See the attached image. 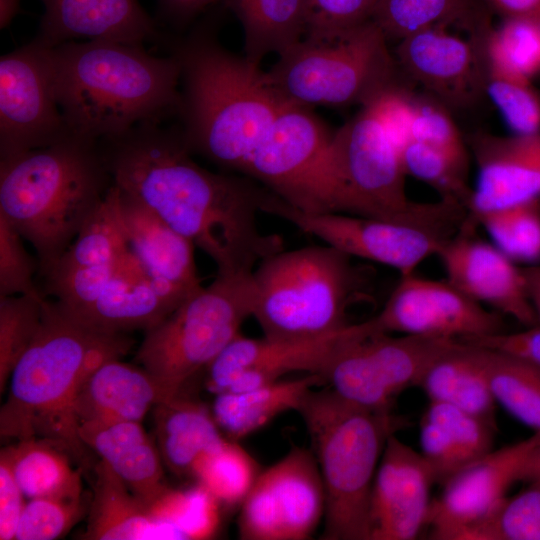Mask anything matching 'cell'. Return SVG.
Instances as JSON below:
<instances>
[{
  "instance_id": "obj_23",
  "label": "cell",
  "mask_w": 540,
  "mask_h": 540,
  "mask_svg": "<svg viewBox=\"0 0 540 540\" xmlns=\"http://www.w3.org/2000/svg\"><path fill=\"white\" fill-rule=\"evenodd\" d=\"M38 35L48 47L78 40L141 44L159 39L156 22L137 0H40Z\"/></svg>"
},
{
  "instance_id": "obj_12",
  "label": "cell",
  "mask_w": 540,
  "mask_h": 540,
  "mask_svg": "<svg viewBox=\"0 0 540 540\" xmlns=\"http://www.w3.org/2000/svg\"><path fill=\"white\" fill-rule=\"evenodd\" d=\"M262 212L277 216L301 231L319 238L352 258L396 269L400 275L415 272L436 255L452 232L437 227L346 213H306L269 192Z\"/></svg>"
},
{
  "instance_id": "obj_5",
  "label": "cell",
  "mask_w": 540,
  "mask_h": 540,
  "mask_svg": "<svg viewBox=\"0 0 540 540\" xmlns=\"http://www.w3.org/2000/svg\"><path fill=\"white\" fill-rule=\"evenodd\" d=\"M112 185L99 142L70 134L0 158V216L32 245L43 277Z\"/></svg>"
},
{
  "instance_id": "obj_8",
  "label": "cell",
  "mask_w": 540,
  "mask_h": 540,
  "mask_svg": "<svg viewBox=\"0 0 540 540\" xmlns=\"http://www.w3.org/2000/svg\"><path fill=\"white\" fill-rule=\"evenodd\" d=\"M252 273L218 274L145 331L136 360L157 382L167 400L239 334L252 316Z\"/></svg>"
},
{
  "instance_id": "obj_53",
  "label": "cell",
  "mask_w": 540,
  "mask_h": 540,
  "mask_svg": "<svg viewBox=\"0 0 540 540\" xmlns=\"http://www.w3.org/2000/svg\"><path fill=\"white\" fill-rule=\"evenodd\" d=\"M215 0H158L159 13L168 23L181 26L206 10Z\"/></svg>"
},
{
  "instance_id": "obj_36",
  "label": "cell",
  "mask_w": 540,
  "mask_h": 540,
  "mask_svg": "<svg viewBox=\"0 0 540 540\" xmlns=\"http://www.w3.org/2000/svg\"><path fill=\"white\" fill-rule=\"evenodd\" d=\"M468 215L491 242L515 263L540 261V199Z\"/></svg>"
},
{
  "instance_id": "obj_22",
  "label": "cell",
  "mask_w": 540,
  "mask_h": 540,
  "mask_svg": "<svg viewBox=\"0 0 540 540\" xmlns=\"http://www.w3.org/2000/svg\"><path fill=\"white\" fill-rule=\"evenodd\" d=\"M117 189L129 252L156 287L184 301L202 286L194 245L140 201Z\"/></svg>"
},
{
  "instance_id": "obj_25",
  "label": "cell",
  "mask_w": 540,
  "mask_h": 540,
  "mask_svg": "<svg viewBox=\"0 0 540 540\" xmlns=\"http://www.w3.org/2000/svg\"><path fill=\"white\" fill-rule=\"evenodd\" d=\"M79 435L151 510L170 490L160 453L141 422L85 423Z\"/></svg>"
},
{
  "instance_id": "obj_31",
  "label": "cell",
  "mask_w": 540,
  "mask_h": 540,
  "mask_svg": "<svg viewBox=\"0 0 540 540\" xmlns=\"http://www.w3.org/2000/svg\"><path fill=\"white\" fill-rule=\"evenodd\" d=\"M372 21L388 40L398 41L437 26L479 37H487L492 29L480 0H378Z\"/></svg>"
},
{
  "instance_id": "obj_13",
  "label": "cell",
  "mask_w": 540,
  "mask_h": 540,
  "mask_svg": "<svg viewBox=\"0 0 540 540\" xmlns=\"http://www.w3.org/2000/svg\"><path fill=\"white\" fill-rule=\"evenodd\" d=\"M325 491L314 454L292 447L259 473L241 503L239 537L244 540H304L325 513Z\"/></svg>"
},
{
  "instance_id": "obj_45",
  "label": "cell",
  "mask_w": 540,
  "mask_h": 540,
  "mask_svg": "<svg viewBox=\"0 0 540 540\" xmlns=\"http://www.w3.org/2000/svg\"><path fill=\"white\" fill-rule=\"evenodd\" d=\"M477 540H540V483L507 498Z\"/></svg>"
},
{
  "instance_id": "obj_7",
  "label": "cell",
  "mask_w": 540,
  "mask_h": 540,
  "mask_svg": "<svg viewBox=\"0 0 540 540\" xmlns=\"http://www.w3.org/2000/svg\"><path fill=\"white\" fill-rule=\"evenodd\" d=\"M354 258L329 246L281 250L254 269L252 316L264 336L311 339L350 325L347 313L364 286Z\"/></svg>"
},
{
  "instance_id": "obj_10",
  "label": "cell",
  "mask_w": 540,
  "mask_h": 540,
  "mask_svg": "<svg viewBox=\"0 0 540 540\" xmlns=\"http://www.w3.org/2000/svg\"><path fill=\"white\" fill-rule=\"evenodd\" d=\"M331 134L305 107L292 105L273 122L242 173L306 213H344L331 160Z\"/></svg>"
},
{
  "instance_id": "obj_24",
  "label": "cell",
  "mask_w": 540,
  "mask_h": 540,
  "mask_svg": "<svg viewBox=\"0 0 540 540\" xmlns=\"http://www.w3.org/2000/svg\"><path fill=\"white\" fill-rule=\"evenodd\" d=\"M180 303L156 287L130 254L119 273L92 303L76 312L65 309L90 327L127 334L149 330Z\"/></svg>"
},
{
  "instance_id": "obj_49",
  "label": "cell",
  "mask_w": 540,
  "mask_h": 540,
  "mask_svg": "<svg viewBox=\"0 0 540 540\" xmlns=\"http://www.w3.org/2000/svg\"><path fill=\"white\" fill-rule=\"evenodd\" d=\"M364 105L373 112L401 152L412 139L416 101L406 90L394 85L383 90Z\"/></svg>"
},
{
  "instance_id": "obj_1",
  "label": "cell",
  "mask_w": 540,
  "mask_h": 540,
  "mask_svg": "<svg viewBox=\"0 0 540 540\" xmlns=\"http://www.w3.org/2000/svg\"><path fill=\"white\" fill-rule=\"evenodd\" d=\"M99 146L113 185L207 254L218 274L251 273L284 249L281 236L258 227L269 190L199 166L181 132L148 122Z\"/></svg>"
},
{
  "instance_id": "obj_44",
  "label": "cell",
  "mask_w": 540,
  "mask_h": 540,
  "mask_svg": "<svg viewBox=\"0 0 540 540\" xmlns=\"http://www.w3.org/2000/svg\"><path fill=\"white\" fill-rule=\"evenodd\" d=\"M423 416L444 430L468 463L493 450L495 425L473 413L430 401Z\"/></svg>"
},
{
  "instance_id": "obj_21",
  "label": "cell",
  "mask_w": 540,
  "mask_h": 540,
  "mask_svg": "<svg viewBox=\"0 0 540 540\" xmlns=\"http://www.w3.org/2000/svg\"><path fill=\"white\" fill-rule=\"evenodd\" d=\"M469 147L478 177L468 213L540 199V132L513 136L476 133Z\"/></svg>"
},
{
  "instance_id": "obj_27",
  "label": "cell",
  "mask_w": 540,
  "mask_h": 540,
  "mask_svg": "<svg viewBox=\"0 0 540 540\" xmlns=\"http://www.w3.org/2000/svg\"><path fill=\"white\" fill-rule=\"evenodd\" d=\"M93 499L84 539H182L103 460L94 467Z\"/></svg>"
},
{
  "instance_id": "obj_16",
  "label": "cell",
  "mask_w": 540,
  "mask_h": 540,
  "mask_svg": "<svg viewBox=\"0 0 540 540\" xmlns=\"http://www.w3.org/2000/svg\"><path fill=\"white\" fill-rule=\"evenodd\" d=\"M540 441V433L469 462L442 485L432 500L427 525L431 538L477 540L481 529L502 507L509 487L528 452Z\"/></svg>"
},
{
  "instance_id": "obj_43",
  "label": "cell",
  "mask_w": 540,
  "mask_h": 540,
  "mask_svg": "<svg viewBox=\"0 0 540 540\" xmlns=\"http://www.w3.org/2000/svg\"><path fill=\"white\" fill-rule=\"evenodd\" d=\"M81 497H44L25 504L15 539L52 540L66 534L83 514Z\"/></svg>"
},
{
  "instance_id": "obj_15",
  "label": "cell",
  "mask_w": 540,
  "mask_h": 540,
  "mask_svg": "<svg viewBox=\"0 0 540 540\" xmlns=\"http://www.w3.org/2000/svg\"><path fill=\"white\" fill-rule=\"evenodd\" d=\"M366 321L374 333L458 340L503 332L500 313L487 310L446 279H429L415 272L400 275L381 311Z\"/></svg>"
},
{
  "instance_id": "obj_26",
  "label": "cell",
  "mask_w": 540,
  "mask_h": 540,
  "mask_svg": "<svg viewBox=\"0 0 540 540\" xmlns=\"http://www.w3.org/2000/svg\"><path fill=\"white\" fill-rule=\"evenodd\" d=\"M167 398L144 369L112 359L97 367L75 402L78 427L85 423L141 422L146 413Z\"/></svg>"
},
{
  "instance_id": "obj_54",
  "label": "cell",
  "mask_w": 540,
  "mask_h": 540,
  "mask_svg": "<svg viewBox=\"0 0 540 540\" xmlns=\"http://www.w3.org/2000/svg\"><path fill=\"white\" fill-rule=\"evenodd\" d=\"M503 19L527 18L540 22V0H480Z\"/></svg>"
},
{
  "instance_id": "obj_52",
  "label": "cell",
  "mask_w": 540,
  "mask_h": 540,
  "mask_svg": "<svg viewBox=\"0 0 540 540\" xmlns=\"http://www.w3.org/2000/svg\"><path fill=\"white\" fill-rule=\"evenodd\" d=\"M9 465L0 458V539H15L26 503Z\"/></svg>"
},
{
  "instance_id": "obj_38",
  "label": "cell",
  "mask_w": 540,
  "mask_h": 540,
  "mask_svg": "<svg viewBox=\"0 0 540 540\" xmlns=\"http://www.w3.org/2000/svg\"><path fill=\"white\" fill-rule=\"evenodd\" d=\"M487 66L524 80L540 72V22L527 18L503 19L486 39Z\"/></svg>"
},
{
  "instance_id": "obj_33",
  "label": "cell",
  "mask_w": 540,
  "mask_h": 540,
  "mask_svg": "<svg viewBox=\"0 0 540 540\" xmlns=\"http://www.w3.org/2000/svg\"><path fill=\"white\" fill-rule=\"evenodd\" d=\"M60 445L29 438L1 450L22 493L28 499L81 497V473L72 467Z\"/></svg>"
},
{
  "instance_id": "obj_41",
  "label": "cell",
  "mask_w": 540,
  "mask_h": 540,
  "mask_svg": "<svg viewBox=\"0 0 540 540\" xmlns=\"http://www.w3.org/2000/svg\"><path fill=\"white\" fill-rule=\"evenodd\" d=\"M217 500L202 486L187 491L169 490L152 512L171 524L182 539L211 536L218 524Z\"/></svg>"
},
{
  "instance_id": "obj_18",
  "label": "cell",
  "mask_w": 540,
  "mask_h": 540,
  "mask_svg": "<svg viewBox=\"0 0 540 540\" xmlns=\"http://www.w3.org/2000/svg\"><path fill=\"white\" fill-rule=\"evenodd\" d=\"M468 214L436 255L446 280L475 302L530 327L539 324L523 268L491 241L480 238Z\"/></svg>"
},
{
  "instance_id": "obj_57",
  "label": "cell",
  "mask_w": 540,
  "mask_h": 540,
  "mask_svg": "<svg viewBox=\"0 0 540 540\" xmlns=\"http://www.w3.org/2000/svg\"><path fill=\"white\" fill-rule=\"evenodd\" d=\"M527 282L540 287V265L527 266L523 268Z\"/></svg>"
},
{
  "instance_id": "obj_56",
  "label": "cell",
  "mask_w": 540,
  "mask_h": 540,
  "mask_svg": "<svg viewBox=\"0 0 540 540\" xmlns=\"http://www.w3.org/2000/svg\"><path fill=\"white\" fill-rule=\"evenodd\" d=\"M21 0H0V27L6 28L19 13Z\"/></svg>"
},
{
  "instance_id": "obj_4",
  "label": "cell",
  "mask_w": 540,
  "mask_h": 540,
  "mask_svg": "<svg viewBox=\"0 0 540 540\" xmlns=\"http://www.w3.org/2000/svg\"><path fill=\"white\" fill-rule=\"evenodd\" d=\"M181 68V132L190 153L243 171L249 157L289 103L269 73L210 36L196 34L173 54Z\"/></svg>"
},
{
  "instance_id": "obj_47",
  "label": "cell",
  "mask_w": 540,
  "mask_h": 540,
  "mask_svg": "<svg viewBox=\"0 0 540 540\" xmlns=\"http://www.w3.org/2000/svg\"><path fill=\"white\" fill-rule=\"evenodd\" d=\"M411 140L436 148L468 169V147L451 116L439 104L416 101Z\"/></svg>"
},
{
  "instance_id": "obj_3",
  "label": "cell",
  "mask_w": 540,
  "mask_h": 540,
  "mask_svg": "<svg viewBox=\"0 0 540 540\" xmlns=\"http://www.w3.org/2000/svg\"><path fill=\"white\" fill-rule=\"evenodd\" d=\"M133 343L126 333L90 327L46 297L38 334L9 379L0 410L1 438H41L84 458L87 446L74 412L78 393L97 367L120 359Z\"/></svg>"
},
{
  "instance_id": "obj_34",
  "label": "cell",
  "mask_w": 540,
  "mask_h": 540,
  "mask_svg": "<svg viewBox=\"0 0 540 540\" xmlns=\"http://www.w3.org/2000/svg\"><path fill=\"white\" fill-rule=\"evenodd\" d=\"M477 347L496 404L540 433V368L511 354Z\"/></svg>"
},
{
  "instance_id": "obj_9",
  "label": "cell",
  "mask_w": 540,
  "mask_h": 540,
  "mask_svg": "<svg viewBox=\"0 0 540 540\" xmlns=\"http://www.w3.org/2000/svg\"><path fill=\"white\" fill-rule=\"evenodd\" d=\"M387 43L372 20L343 33L303 36L268 73L293 105L362 106L397 85L398 66Z\"/></svg>"
},
{
  "instance_id": "obj_19",
  "label": "cell",
  "mask_w": 540,
  "mask_h": 540,
  "mask_svg": "<svg viewBox=\"0 0 540 540\" xmlns=\"http://www.w3.org/2000/svg\"><path fill=\"white\" fill-rule=\"evenodd\" d=\"M451 29L437 26L409 35L398 41L394 57L406 76L439 100L466 107L485 90L487 38H464Z\"/></svg>"
},
{
  "instance_id": "obj_51",
  "label": "cell",
  "mask_w": 540,
  "mask_h": 540,
  "mask_svg": "<svg viewBox=\"0 0 540 540\" xmlns=\"http://www.w3.org/2000/svg\"><path fill=\"white\" fill-rule=\"evenodd\" d=\"M461 341L517 356L540 368V323L519 332H500Z\"/></svg>"
},
{
  "instance_id": "obj_58",
  "label": "cell",
  "mask_w": 540,
  "mask_h": 540,
  "mask_svg": "<svg viewBox=\"0 0 540 540\" xmlns=\"http://www.w3.org/2000/svg\"><path fill=\"white\" fill-rule=\"evenodd\" d=\"M532 305L540 323V287L528 283Z\"/></svg>"
},
{
  "instance_id": "obj_29",
  "label": "cell",
  "mask_w": 540,
  "mask_h": 540,
  "mask_svg": "<svg viewBox=\"0 0 540 540\" xmlns=\"http://www.w3.org/2000/svg\"><path fill=\"white\" fill-rule=\"evenodd\" d=\"M325 384L319 374L280 379L251 390L216 394L212 414L228 439L238 441L289 410H298L306 395Z\"/></svg>"
},
{
  "instance_id": "obj_11",
  "label": "cell",
  "mask_w": 540,
  "mask_h": 540,
  "mask_svg": "<svg viewBox=\"0 0 540 540\" xmlns=\"http://www.w3.org/2000/svg\"><path fill=\"white\" fill-rule=\"evenodd\" d=\"M322 374L344 400L373 411H391L395 397L417 385L427 367L458 339L373 333L365 321Z\"/></svg>"
},
{
  "instance_id": "obj_6",
  "label": "cell",
  "mask_w": 540,
  "mask_h": 540,
  "mask_svg": "<svg viewBox=\"0 0 540 540\" xmlns=\"http://www.w3.org/2000/svg\"><path fill=\"white\" fill-rule=\"evenodd\" d=\"M297 412L310 436L325 491L322 539L370 540L376 468L387 439L404 422L391 411L354 405L330 388L311 390Z\"/></svg>"
},
{
  "instance_id": "obj_37",
  "label": "cell",
  "mask_w": 540,
  "mask_h": 540,
  "mask_svg": "<svg viewBox=\"0 0 540 540\" xmlns=\"http://www.w3.org/2000/svg\"><path fill=\"white\" fill-rule=\"evenodd\" d=\"M255 459L237 441L224 440L197 463L193 476L218 503L243 502L259 475Z\"/></svg>"
},
{
  "instance_id": "obj_20",
  "label": "cell",
  "mask_w": 540,
  "mask_h": 540,
  "mask_svg": "<svg viewBox=\"0 0 540 540\" xmlns=\"http://www.w3.org/2000/svg\"><path fill=\"white\" fill-rule=\"evenodd\" d=\"M436 482L420 452L392 434L385 444L369 503L370 540L415 539L427 519Z\"/></svg>"
},
{
  "instance_id": "obj_40",
  "label": "cell",
  "mask_w": 540,
  "mask_h": 540,
  "mask_svg": "<svg viewBox=\"0 0 540 540\" xmlns=\"http://www.w3.org/2000/svg\"><path fill=\"white\" fill-rule=\"evenodd\" d=\"M400 154L406 175L429 184L441 198L455 200L468 209L472 194L467 185L468 169L436 148L416 140L409 141Z\"/></svg>"
},
{
  "instance_id": "obj_48",
  "label": "cell",
  "mask_w": 540,
  "mask_h": 540,
  "mask_svg": "<svg viewBox=\"0 0 540 540\" xmlns=\"http://www.w3.org/2000/svg\"><path fill=\"white\" fill-rule=\"evenodd\" d=\"M378 0H305L304 36L333 35L372 20Z\"/></svg>"
},
{
  "instance_id": "obj_42",
  "label": "cell",
  "mask_w": 540,
  "mask_h": 540,
  "mask_svg": "<svg viewBox=\"0 0 540 540\" xmlns=\"http://www.w3.org/2000/svg\"><path fill=\"white\" fill-rule=\"evenodd\" d=\"M485 90L515 134L540 132V93L530 81L504 75L487 66Z\"/></svg>"
},
{
  "instance_id": "obj_39",
  "label": "cell",
  "mask_w": 540,
  "mask_h": 540,
  "mask_svg": "<svg viewBox=\"0 0 540 540\" xmlns=\"http://www.w3.org/2000/svg\"><path fill=\"white\" fill-rule=\"evenodd\" d=\"M46 296L13 295L0 297V391L36 338L43 319Z\"/></svg>"
},
{
  "instance_id": "obj_50",
  "label": "cell",
  "mask_w": 540,
  "mask_h": 540,
  "mask_svg": "<svg viewBox=\"0 0 540 540\" xmlns=\"http://www.w3.org/2000/svg\"><path fill=\"white\" fill-rule=\"evenodd\" d=\"M420 446V453L440 484L468 464L444 430L425 416L420 422Z\"/></svg>"
},
{
  "instance_id": "obj_17",
  "label": "cell",
  "mask_w": 540,
  "mask_h": 540,
  "mask_svg": "<svg viewBox=\"0 0 540 540\" xmlns=\"http://www.w3.org/2000/svg\"><path fill=\"white\" fill-rule=\"evenodd\" d=\"M356 324L311 339L248 338L240 333L207 367L212 393L251 390L290 373L322 376L332 357L354 335Z\"/></svg>"
},
{
  "instance_id": "obj_32",
  "label": "cell",
  "mask_w": 540,
  "mask_h": 540,
  "mask_svg": "<svg viewBox=\"0 0 540 540\" xmlns=\"http://www.w3.org/2000/svg\"><path fill=\"white\" fill-rule=\"evenodd\" d=\"M244 31L245 57L260 64L271 53L278 56L298 43L305 33V0H223Z\"/></svg>"
},
{
  "instance_id": "obj_28",
  "label": "cell",
  "mask_w": 540,
  "mask_h": 540,
  "mask_svg": "<svg viewBox=\"0 0 540 540\" xmlns=\"http://www.w3.org/2000/svg\"><path fill=\"white\" fill-rule=\"evenodd\" d=\"M154 408L162 461L178 476H193L200 459L225 440L212 412L182 392Z\"/></svg>"
},
{
  "instance_id": "obj_35",
  "label": "cell",
  "mask_w": 540,
  "mask_h": 540,
  "mask_svg": "<svg viewBox=\"0 0 540 540\" xmlns=\"http://www.w3.org/2000/svg\"><path fill=\"white\" fill-rule=\"evenodd\" d=\"M118 196L117 187L112 185L63 256L43 277L75 268L116 264L129 255L119 215Z\"/></svg>"
},
{
  "instance_id": "obj_2",
  "label": "cell",
  "mask_w": 540,
  "mask_h": 540,
  "mask_svg": "<svg viewBox=\"0 0 540 540\" xmlns=\"http://www.w3.org/2000/svg\"><path fill=\"white\" fill-rule=\"evenodd\" d=\"M59 108L71 134L100 141L179 111L181 68L141 44L69 41L50 48Z\"/></svg>"
},
{
  "instance_id": "obj_55",
  "label": "cell",
  "mask_w": 540,
  "mask_h": 540,
  "mask_svg": "<svg viewBox=\"0 0 540 540\" xmlns=\"http://www.w3.org/2000/svg\"><path fill=\"white\" fill-rule=\"evenodd\" d=\"M518 481L540 483V441L528 452L518 474Z\"/></svg>"
},
{
  "instance_id": "obj_14",
  "label": "cell",
  "mask_w": 540,
  "mask_h": 540,
  "mask_svg": "<svg viewBox=\"0 0 540 540\" xmlns=\"http://www.w3.org/2000/svg\"><path fill=\"white\" fill-rule=\"evenodd\" d=\"M50 48L34 38L0 58V158L71 134L57 101Z\"/></svg>"
},
{
  "instance_id": "obj_30",
  "label": "cell",
  "mask_w": 540,
  "mask_h": 540,
  "mask_svg": "<svg viewBox=\"0 0 540 540\" xmlns=\"http://www.w3.org/2000/svg\"><path fill=\"white\" fill-rule=\"evenodd\" d=\"M417 386L425 392L429 401L458 407L496 424V402L480 361L478 347L473 344L457 340L427 367Z\"/></svg>"
},
{
  "instance_id": "obj_46",
  "label": "cell",
  "mask_w": 540,
  "mask_h": 540,
  "mask_svg": "<svg viewBox=\"0 0 540 540\" xmlns=\"http://www.w3.org/2000/svg\"><path fill=\"white\" fill-rule=\"evenodd\" d=\"M22 236L0 216V297L46 296L35 284L39 261L28 253Z\"/></svg>"
}]
</instances>
